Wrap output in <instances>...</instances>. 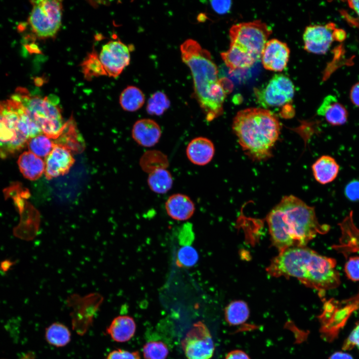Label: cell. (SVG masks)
I'll use <instances>...</instances> for the list:
<instances>
[{
    "label": "cell",
    "mask_w": 359,
    "mask_h": 359,
    "mask_svg": "<svg viewBox=\"0 0 359 359\" xmlns=\"http://www.w3.org/2000/svg\"><path fill=\"white\" fill-rule=\"evenodd\" d=\"M272 244L279 252L305 246L318 234L327 233L330 226L320 223L315 208L293 195H285L267 216Z\"/></svg>",
    "instance_id": "cell-1"
},
{
    "label": "cell",
    "mask_w": 359,
    "mask_h": 359,
    "mask_svg": "<svg viewBox=\"0 0 359 359\" xmlns=\"http://www.w3.org/2000/svg\"><path fill=\"white\" fill-rule=\"evenodd\" d=\"M335 259L321 255L305 246H295L279 252L266 268L274 277H294L308 287L325 291L338 287L340 276Z\"/></svg>",
    "instance_id": "cell-2"
},
{
    "label": "cell",
    "mask_w": 359,
    "mask_h": 359,
    "mask_svg": "<svg viewBox=\"0 0 359 359\" xmlns=\"http://www.w3.org/2000/svg\"><path fill=\"white\" fill-rule=\"evenodd\" d=\"M181 58L191 70L194 97L211 121L223 113L226 93L218 78L217 67L210 52L196 41L189 39L180 47Z\"/></svg>",
    "instance_id": "cell-3"
},
{
    "label": "cell",
    "mask_w": 359,
    "mask_h": 359,
    "mask_svg": "<svg viewBox=\"0 0 359 359\" xmlns=\"http://www.w3.org/2000/svg\"><path fill=\"white\" fill-rule=\"evenodd\" d=\"M281 125L278 117L269 109L248 108L234 117L232 129L244 153L255 161L267 160L278 141Z\"/></svg>",
    "instance_id": "cell-4"
},
{
    "label": "cell",
    "mask_w": 359,
    "mask_h": 359,
    "mask_svg": "<svg viewBox=\"0 0 359 359\" xmlns=\"http://www.w3.org/2000/svg\"><path fill=\"white\" fill-rule=\"evenodd\" d=\"M42 134L20 103L11 97L0 101V159L15 155L30 139Z\"/></svg>",
    "instance_id": "cell-5"
},
{
    "label": "cell",
    "mask_w": 359,
    "mask_h": 359,
    "mask_svg": "<svg viewBox=\"0 0 359 359\" xmlns=\"http://www.w3.org/2000/svg\"><path fill=\"white\" fill-rule=\"evenodd\" d=\"M11 98L20 103L26 114L43 134L52 139H57L61 134L65 123L59 100L55 96L43 98L32 96L27 89L20 87L16 89Z\"/></svg>",
    "instance_id": "cell-6"
},
{
    "label": "cell",
    "mask_w": 359,
    "mask_h": 359,
    "mask_svg": "<svg viewBox=\"0 0 359 359\" xmlns=\"http://www.w3.org/2000/svg\"><path fill=\"white\" fill-rule=\"evenodd\" d=\"M31 2L32 8L28 22L32 31L40 39L54 37L61 25L62 1L39 0Z\"/></svg>",
    "instance_id": "cell-7"
},
{
    "label": "cell",
    "mask_w": 359,
    "mask_h": 359,
    "mask_svg": "<svg viewBox=\"0 0 359 359\" xmlns=\"http://www.w3.org/2000/svg\"><path fill=\"white\" fill-rule=\"evenodd\" d=\"M271 29L260 20L233 25L229 30L231 43L252 54L257 61L267 42Z\"/></svg>",
    "instance_id": "cell-8"
},
{
    "label": "cell",
    "mask_w": 359,
    "mask_h": 359,
    "mask_svg": "<svg viewBox=\"0 0 359 359\" xmlns=\"http://www.w3.org/2000/svg\"><path fill=\"white\" fill-rule=\"evenodd\" d=\"M295 92L292 81L287 76L275 74L263 87L254 89L257 103L263 108L277 107L291 102Z\"/></svg>",
    "instance_id": "cell-9"
},
{
    "label": "cell",
    "mask_w": 359,
    "mask_h": 359,
    "mask_svg": "<svg viewBox=\"0 0 359 359\" xmlns=\"http://www.w3.org/2000/svg\"><path fill=\"white\" fill-rule=\"evenodd\" d=\"M181 345L187 359H210L215 349L210 331L201 321L193 324Z\"/></svg>",
    "instance_id": "cell-10"
},
{
    "label": "cell",
    "mask_w": 359,
    "mask_h": 359,
    "mask_svg": "<svg viewBox=\"0 0 359 359\" xmlns=\"http://www.w3.org/2000/svg\"><path fill=\"white\" fill-rule=\"evenodd\" d=\"M341 31L335 24L310 25L305 28L303 34L304 49L308 52L317 54L326 53L335 40H339Z\"/></svg>",
    "instance_id": "cell-11"
},
{
    "label": "cell",
    "mask_w": 359,
    "mask_h": 359,
    "mask_svg": "<svg viewBox=\"0 0 359 359\" xmlns=\"http://www.w3.org/2000/svg\"><path fill=\"white\" fill-rule=\"evenodd\" d=\"M99 58L107 75L116 78L130 63L129 48L120 40L110 41L103 46Z\"/></svg>",
    "instance_id": "cell-12"
},
{
    "label": "cell",
    "mask_w": 359,
    "mask_h": 359,
    "mask_svg": "<svg viewBox=\"0 0 359 359\" xmlns=\"http://www.w3.org/2000/svg\"><path fill=\"white\" fill-rule=\"evenodd\" d=\"M290 52L285 42L277 39L267 41L261 57L264 67L273 71H282L287 66Z\"/></svg>",
    "instance_id": "cell-13"
},
{
    "label": "cell",
    "mask_w": 359,
    "mask_h": 359,
    "mask_svg": "<svg viewBox=\"0 0 359 359\" xmlns=\"http://www.w3.org/2000/svg\"><path fill=\"white\" fill-rule=\"evenodd\" d=\"M44 162L45 177L50 180L67 174L74 164V159L69 150L55 144Z\"/></svg>",
    "instance_id": "cell-14"
},
{
    "label": "cell",
    "mask_w": 359,
    "mask_h": 359,
    "mask_svg": "<svg viewBox=\"0 0 359 359\" xmlns=\"http://www.w3.org/2000/svg\"><path fill=\"white\" fill-rule=\"evenodd\" d=\"M339 226L342 235L339 244L335 245L334 248L345 256L359 252V229L354 224L352 212L339 223Z\"/></svg>",
    "instance_id": "cell-15"
},
{
    "label": "cell",
    "mask_w": 359,
    "mask_h": 359,
    "mask_svg": "<svg viewBox=\"0 0 359 359\" xmlns=\"http://www.w3.org/2000/svg\"><path fill=\"white\" fill-rule=\"evenodd\" d=\"M162 131L159 125L151 119H142L137 121L133 125L132 136L140 145L151 147L159 141Z\"/></svg>",
    "instance_id": "cell-16"
},
{
    "label": "cell",
    "mask_w": 359,
    "mask_h": 359,
    "mask_svg": "<svg viewBox=\"0 0 359 359\" xmlns=\"http://www.w3.org/2000/svg\"><path fill=\"white\" fill-rule=\"evenodd\" d=\"M165 208L168 215L173 219L185 221L194 214V202L187 195L175 193L170 196L165 203Z\"/></svg>",
    "instance_id": "cell-17"
},
{
    "label": "cell",
    "mask_w": 359,
    "mask_h": 359,
    "mask_svg": "<svg viewBox=\"0 0 359 359\" xmlns=\"http://www.w3.org/2000/svg\"><path fill=\"white\" fill-rule=\"evenodd\" d=\"M214 153L215 148L212 142L203 137L192 139L186 149L188 160L193 164L198 166L208 164L212 160Z\"/></svg>",
    "instance_id": "cell-18"
},
{
    "label": "cell",
    "mask_w": 359,
    "mask_h": 359,
    "mask_svg": "<svg viewBox=\"0 0 359 359\" xmlns=\"http://www.w3.org/2000/svg\"><path fill=\"white\" fill-rule=\"evenodd\" d=\"M317 114L333 126L344 125L348 117L346 108L333 95H328L324 98L317 110Z\"/></svg>",
    "instance_id": "cell-19"
},
{
    "label": "cell",
    "mask_w": 359,
    "mask_h": 359,
    "mask_svg": "<svg viewBox=\"0 0 359 359\" xmlns=\"http://www.w3.org/2000/svg\"><path fill=\"white\" fill-rule=\"evenodd\" d=\"M312 170L315 180L320 184H326L336 179L340 171V166L334 158L323 155L312 165Z\"/></svg>",
    "instance_id": "cell-20"
},
{
    "label": "cell",
    "mask_w": 359,
    "mask_h": 359,
    "mask_svg": "<svg viewBox=\"0 0 359 359\" xmlns=\"http://www.w3.org/2000/svg\"><path fill=\"white\" fill-rule=\"evenodd\" d=\"M136 325L133 318L129 316H119L111 322L106 332L115 342L123 343L129 341L134 336Z\"/></svg>",
    "instance_id": "cell-21"
},
{
    "label": "cell",
    "mask_w": 359,
    "mask_h": 359,
    "mask_svg": "<svg viewBox=\"0 0 359 359\" xmlns=\"http://www.w3.org/2000/svg\"><path fill=\"white\" fill-rule=\"evenodd\" d=\"M220 55L226 66L231 70L249 68L257 61L250 53L232 43L228 50L221 53Z\"/></svg>",
    "instance_id": "cell-22"
},
{
    "label": "cell",
    "mask_w": 359,
    "mask_h": 359,
    "mask_svg": "<svg viewBox=\"0 0 359 359\" xmlns=\"http://www.w3.org/2000/svg\"><path fill=\"white\" fill-rule=\"evenodd\" d=\"M17 164L24 177L31 180H37L44 173V161L29 151H25L20 155Z\"/></svg>",
    "instance_id": "cell-23"
},
{
    "label": "cell",
    "mask_w": 359,
    "mask_h": 359,
    "mask_svg": "<svg viewBox=\"0 0 359 359\" xmlns=\"http://www.w3.org/2000/svg\"><path fill=\"white\" fill-rule=\"evenodd\" d=\"M147 181L151 190L158 194L167 192L173 183L172 175L164 168L158 169L149 173Z\"/></svg>",
    "instance_id": "cell-24"
},
{
    "label": "cell",
    "mask_w": 359,
    "mask_h": 359,
    "mask_svg": "<svg viewBox=\"0 0 359 359\" xmlns=\"http://www.w3.org/2000/svg\"><path fill=\"white\" fill-rule=\"evenodd\" d=\"M145 100V95L140 89L136 86H129L121 93L120 104L125 111L134 112L143 106Z\"/></svg>",
    "instance_id": "cell-25"
},
{
    "label": "cell",
    "mask_w": 359,
    "mask_h": 359,
    "mask_svg": "<svg viewBox=\"0 0 359 359\" xmlns=\"http://www.w3.org/2000/svg\"><path fill=\"white\" fill-rule=\"evenodd\" d=\"M249 316V310L248 305L242 300L232 301L228 304L224 310L225 320L232 326H237L244 323Z\"/></svg>",
    "instance_id": "cell-26"
},
{
    "label": "cell",
    "mask_w": 359,
    "mask_h": 359,
    "mask_svg": "<svg viewBox=\"0 0 359 359\" xmlns=\"http://www.w3.org/2000/svg\"><path fill=\"white\" fill-rule=\"evenodd\" d=\"M45 337L50 345L56 347H62L70 342L71 333L64 325L54 323L46 328Z\"/></svg>",
    "instance_id": "cell-27"
},
{
    "label": "cell",
    "mask_w": 359,
    "mask_h": 359,
    "mask_svg": "<svg viewBox=\"0 0 359 359\" xmlns=\"http://www.w3.org/2000/svg\"><path fill=\"white\" fill-rule=\"evenodd\" d=\"M55 145L52 139L43 134L30 139L27 143L29 151L40 158H46Z\"/></svg>",
    "instance_id": "cell-28"
},
{
    "label": "cell",
    "mask_w": 359,
    "mask_h": 359,
    "mask_svg": "<svg viewBox=\"0 0 359 359\" xmlns=\"http://www.w3.org/2000/svg\"><path fill=\"white\" fill-rule=\"evenodd\" d=\"M168 164L166 156L158 151H147L140 160L142 168L149 173L158 169H166Z\"/></svg>",
    "instance_id": "cell-29"
},
{
    "label": "cell",
    "mask_w": 359,
    "mask_h": 359,
    "mask_svg": "<svg viewBox=\"0 0 359 359\" xmlns=\"http://www.w3.org/2000/svg\"><path fill=\"white\" fill-rule=\"evenodd\" d=\"M145 359H166L169 349L167 344L159 339L148 340L143 348Z\"/></svg>",
    "instance_id": "cell-30"
},
{
    "label": "cell",
    "mask_w": 359,
    "mask_h": 359,
    "mask_svg": "<svg viewBox=\"0 0 359 359\" xmlns=\"http://www.w3.org/2000/svg\"><path fill=\"white\" fill-rule=\"evenodd\" d=\"M81 66L84 76L87 79L93 77L107 75L95 51H93L88 54L81 64Z\"/></svg>",
    "instance_id": "cell-31"
},
{
    "label": "cell",
    "mask_w": 359,
    "mask_h": 359,
    "mask_svg": "<svg viewBox=\"0 0 359 359\" xmlns=\"http://www.w3.org/2000/svg\"><path fill=\"white\" fill-rule=\"evenodd\" d=\"M170 106V101L167 95L161 91H157L149 99L146 109L150 115L161 116Z\"/></svg>",
    "instance_id": "cell-32"
},
{
    "label": "cell",
    "mask_w": 359,
    "mask_h": 359,
    "mask_svg": "<svg viewBox=\"0 0 359 359\" xmlns=\"http://www.w3.org/2000/svg\"><path fill=\"white\" fill-rule=\"evenodd\" d=\"M198 258V254L194 247L184 245L178 251L177 263L180 267H191L197 262Z\"/></svg>",
    "instance_id": "cell-33"
},
{
    "label": "cell",
    "mask_w": 359,
    "mask_h": 359,
    "mask_svg": "<svg viewBox=\"0 0 359 359\" xmlns=\"http://www.w3.org/2000/svg\"><path fill=\"white\" fill-rule=\"evenodd\" d=\"M344 270L349 279L353 281H359V256L350 257L345 265Z\"/></svg>",
    "instance_id": "cell-34"
},
{
    "label": "cell",
    "mask_w": 359,
    "mask_h": 359,
    "mask_svg": "<svg viewBox=\"0 0 359 359\" xmlns=\"http://www.w3.org/2000/svg\"><path fill=\"white\" fill-rule=\"evenodd\" d=\"M105 359H140V355L138 351L118 349L110 352Z\"/></svg>",
    "instance_id": "cell-35"
},
{
    "label": "cell",
    "mask_w": 359,
    "mask_h": 359,
    "mask_svg": "<svg viewBox=\"0 0 359 359\" xmlns=\"http://www.w3.org/2000/svg\"><path fill=\"white\" fill-rule=\"evenodd\" d=\"M355 347L359 349V323L352 331L343 346V350H350Z\"/></svg>",
    "instance_id": "cell-36"
},
{
    "label": "cell",
    "mask_w": 359,
    "mask_h": 359,
    "mask_svg": "<svg viewBox=\"0 0 359 359\" xmlns=\"http://www.w3.org/2000/svg\"><path fill=\"white\" fill-rule=\"evenodd\" d=\"M345 192L349 199L359 200V181L354 180L349 183L345 188Z\"/></svg>",
    "instance_id": "cell-37"
},
{
    "label": "cell",
    "mask_w": 359,
    "mask_h": 359,
    "mask_svg": "<svg viewBox=\"0 0 359 359\" xmlns=\"http://www.w3.org/2000/svg\"><path fill=\"white\" fill-rule=\"evenodd\" d=\"M210 4L215 12L219 14H224L229 11L231 6L230 0H212Z\"/></svg>",
    "instance_id": "cell-38"
},
{
    "label": "cell",
    "mask_w": 359,
    "mask_h": 359,
    "mask_svg": "<svg viewBox=\"0 0 359 359\" xmlns=\"http://www.w3.org/2000/svg\"><path fill=\"white\" fill-rule=\"evenodd\" d=\"M350 96L352 103L359 107V82L355 84L352 87Z\"/></svg>",
    "instance_id": "cell-39"
},
{
    "label": "cell",
    "mask_w": 359,
    "mask_h": 359,
    "mask_svg": "<svg viewBox=\"0 0 359 359\" xmlns=\"http://www.w3.org/2000/svg\"><path fill=\"white\" fill-rule=\"evenodd\" d=\"M225 359H250V358L244 352L236 350L229 352Z\"/></svg>",
    "instance_id": "cell-40"
},
{
    "label": "cell",
    "mask_w": 359,
    "mask_h": 359,
    "mask_svg": "<svg viewBox=\"0 0 359 359\" xmlns=\"http://www.w3.org/2000/svg\"><path fill=\"white\" fill-rule=\"evenodd\" d=\"M329 359H353V358L347 353L337 352L332 355Z\"/></svg>",
    "instance_id": "cell-41"
},
{
    "label": "cell",
    "mask_w": 359,
    "mask_h": 359,
    "mask_svg": "<svg viewBox=\"0 0 359 359\" xmlns=\"http://www.w3.org/2000/svg\"><path fill=\"white\" fill-rule=\"evenodd\" d=\"M348 2L350 7L354 10L359 17V0H349Z\"/></svg>",
    "instance_id": "cell-42"
}]
</instances>
